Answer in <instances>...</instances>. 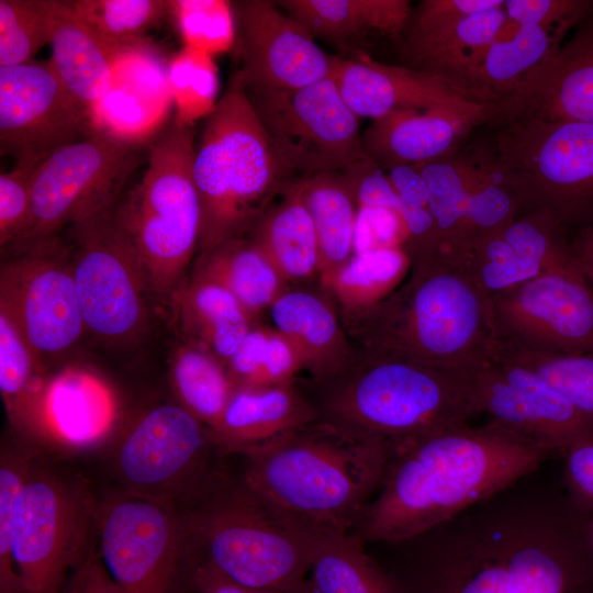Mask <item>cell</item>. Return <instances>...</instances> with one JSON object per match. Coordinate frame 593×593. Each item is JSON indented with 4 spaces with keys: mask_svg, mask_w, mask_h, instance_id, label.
<instances>
[{
    "mask_svg": "<svg viewBox=\"0 0 593 593\" xmlns=\"http://www.w3.org/2000/svg\"><path fill=\"white\" fill-rule=\"evenodd\" d=\"M535 474L418 535L381 544L382 566L401 592L593 593L592 514Z\"/></svg>",
    "mask_w": 593,
    "mask_h": 593,
    "instance_id": "1",
    "label": "cell"
},
{
    "mask_svg": "<svg viewBox=\"0 0 593 593\" xmlns=\"http://www.w3.org/2000/svg\"><path fill=\"white\" fill-rule=\"evenodd\" d=\"M549 456L490 419L390 443L381 485L349 533L365 545L413 537L537 471Z\"/></svg>",
    "mask_w": 593,
    "mask_h": 593,
    "instance_id": "2",
    "label": "cell"
},
{
    "mask_svg": "<svg viewBox=\"0 0 593 593\" xmlns=\"http://www.w3.org/2000/svg\"><path fill=\"white\" fill-rule=\"evenodd\" d=\"M389 452L388 441L312 422L242 457L240 474L295 518L325 533H349L381 485Z\"/></svg>",
    "mask_w": 593,
    "mask_h": 593,
    "instance_id": "3",
    "label": "cell"
},
{
    "mask_svg": "<svg viewBox=\"0 0 593 593\" xmlns=\"http://www.w3.org/2000/svg\"><path fill=\"white\" fill-rule=\"evenodd\" d=\"M182 511L197 561L256 589L290 590L304 584L320 540L327 534L295 518L222 469Z\"/></svg>",
    "mask_w": 593,
    "mask_h": 593,
    "instance_id": "4",
    "label": "cell"
},
{
    "mask_svg": "<svg viewBox=\"0 0 593 593\" xmlns=\"http://www.w3.org/2000/svg\"><path fill=\"white\" fill-rule=\"evenodd\" d=\"M192 175L201 205L199 244L204 253L237 238L255 212L254 205L292 182L233 76L214 109L203 118Z\"/></svg>",
    "mask_w": 593,
    "mask_h": 593,
    "instance_id": "5",
    "label": "cell"
},
{
    "mask_svg": "<svg viewBox=\"0 0 593 593\" xmlns=\"http://www.w3.org/2000/svg\"><path fill=\"white\" fill-rule=\"evenodd\" d=\"M482 126L491 142L475 154L519 213L548 212L566 230L593 220V124L517 115Z\"/></svg>",
    "mask_w": 593,
    "mask_h": 593,
    "instance_id": "6",
    "label": "cell"
},
{
    "mask_svg": "<svg viewBox=\"0 0 593 593\" xmlns=\"http://www.w3.org/2000/svg\"><path fill=\"white\" fill-rule=\"evenodd\" d=\"M389 307L390 355L432 367L472 372L494 353L491 299L462 260L435 254Z\"/></svg>",
    "mask_w": 593,
    "mask_h": 593,
    "instance_id": "7",
    "label": "cell"
},
{
    "mask_svg": "<svg viewBox=\"0 0 593 593\" xmlns=\"http://www.w3.org/2000/svg\"><path fill=\"white\" fill-rule=\"evenodd\" d=\"M193 125L164 131L147 167L114 214L131 238L153 294L172 295L200 239L201 205L192 175Z\"/></svg>",
    "mask_w": 593,
    "mask_h": 593,
    "instance_id": "8",
    "label": "cell"
},
{
    "mask_svg": "<svg viewBox=\"0 0 593 593\" xmlns=\"http://www.w3.org/2000/svg\"><path fill=\"white\" fill-rule=\"evenodd\" d=\"M472 372L388 356L326 404L328 422L393 443L480 414Z\"/></svg>",
    "mask_w": 593,
    "mask_h": 593,
    "instance_id": "9",
    "label": "cell"
},
{
    "mask_svg": "<svg viewBox=\"0 0 593 593\" xmlns=\"http://www.w3.org/2000/svg\"><path fill=\"white\" fill-rule=\"evenodd\" d=\"M97 506L37 452L18 496L11 549L26 593H59L91 553Z\"/></svg>",
    "mask_w": 593,
    "mask_h": 593,
    "instance_id": "10",
    "label": "cell"
},
{
    "mask_svg": "<svg viewBox=\"0 0 593 593\" xmlns=\"http://www.w3.org/2000/svg\"><path fill=\"white\" fill-rule=\"evenodd\" d=\"M96 530L99 556L124 593H193L198 563L175 502L110 496L97 506Z\"/></svg>",
    "mask_w": 593,
    "mask_h": 593,
    "instance_id": "11",
    "label": "cell"
},
{
    "mask_svg": "<svg viewBox=\"0 0 593 593\" xmlns=\"http://www.w3.org/2000/svg\"><path fill=\"white\" fill-rule=\"evenodd\" d=\"M142 145L96 131L44 158L32 178L30 225L13 245L49 238L66 225L85 223L115 208L142 161Z\"/></svg>",
    "mask_w": 593,
    "mask_h": 593,
    "instance_id": "12",
    "label": "cell"
},
{
    "mask_svg": "<svg viewBox=\"0 0 593 593\" xmlns=\"http://www.w3.org/2000/svg\"><path fill=\"white\" fill-rule=\"evenodd\" d=\"M72 228L77 249L69 264L86 331L108 343L136 339L148 324L152 291L114 208Z\"/></svg>",
    "mask_w": 593,
    "mask_h": 593,
    "instance_id": "13",
    "label": "cell"
},
{
    "mask_svg": "<svg viewBox=\"0 0 593 593\" xmlns=\"http://www.w3.org/2000/svg\"><path fill=\"white\" fill-rule=\"evenodd\" d=\"M244 91L290 175L340 171L365 158L360 119L331 77L299 89Z\"/></svg>",
    "mask_w": 593,
    "mask_h": 593,
    "instance_id": "14",
    "label": "cell"
},
{
    "mask_svg": "<svg viewBox=\"0 0 593 593\" xmlns=\"http://www.w3.org/2000/svg\"><path fill=\"white\" fill-rule=\"evenodd\" d=\"M210 428L178 403L144 413L121 437L114 470L125 492L190 501L220 470Z\"/></svg>",
    "mask_w": 593,
    "mask_h": 593,
    "instance_id": "15",
    "label": "cell"
},
{
    "mask_svg": "<svg viewBox=\"0 0 593 593\" xmlns=\"http://www.w3.org/2000/svg\"><path fill=\"white\" fill-rule=\"evenodd\" d=\"M491 309L496 350L593 353V288L580 266L499 293Z\"/></svg>",
    "mask_w": 593,
    "mask_h": 593,
    "instance_id": "16",
    "label": "cell"
},
{
    "mask_svg": "<svg viewBox=\"0 0 593 593\" xmlns=\"http://www.w3.org/2000/svg\"><path fill=\"white\" fill-rule=\"evenodd\" d=\"M1 265L0 312L43 359L72 347L86 331L70 264L54 236L25 245Z\"/></svg>",
    "mask_w": 593,
    "mask_h": 593,
    "instance_id": "17",
    "label": "cell"
},
{
    "mask_svg": "<svg viewBox=\"0 0 593 593\" xmlns=\"http://www.w3.org/2000/svg\"><path fill=\"white\" fill-rule=\"evenodd\" d=\"M96 132L89 113L48 60L0 67V153L40 164L56 149Z\"/></svg>",
    "mask_w": 593,
    "mask_h": 593,
    "instance_id": "18",
    "label": "cell"
},
{
    "mask_svg": "<svg viewBox=\"0 0 593 593\" xmlns=\"http://www.w3.org/2000/svg\"><path fill=\"white\" fill-rule=\"evenodd\" d=\"M495 5L494 0L421 1L396 42L403 66L436 77L466 97L469 74L508 19L504 4Z\"/></svg>",
    "mask_w": 593,
    "mask_h": 593,
    "instance_id": "19",
    "label": "cell"
},
{
    "mask_svg": "<svg viewBox=\"0 0 593 593\" xmlns=\"http://www.w3.org/2000/svg\"><path fill=\"white\" fill-rule=\"evenodd\" d=\"M507 22L469 74L463 94L482 104L507 98L592 10L588 0H504Z\"/></svg>",
    "mask_w": 593,
    "mask_h": 593,
    "instance_id": "20",
    "label": "cell"
},
{
    "mask_svg": "<svg viewBox=\"0 0 593 593\" xmlns=\"http://www.w3.org/2000/svg\"><path fill=\"white\" fill-rule=\"evenodd\" d=\"M428 188L437 251L458 259L475 240L517 214L518 204L478 157L458 154L413 165Z\"/></svg>",
    "mask_w": 593,
    "mask_h": 593,
    "instance_id": "21",
    "label": "cell"
},
{
    "mask_svg": "<svg viewBox=\"0 0 593 593\" xmlns=\"http://www.w3.org/2000/svg\"><path fill=\"white\" fill-rule=\"evenodd\" d=\"M243 89H299L331 76L332 56L313 35L275 1L232 2Z\"/></svg>",
    "mask_w": 593,
    "mask_h": 593,
    "instance_id": "22",
    "label": "cell"
},
{
    "mask_svg": "<svg viewBox=\"0 0 593 593\" xmlns=\"http://www.w3.org/2000/svg\"><path fill=\"white\" fill-rule=\"evenodd\" d=\"M472 378L481 413L550 456L593 424L539 374L502 355L493 354Z\"/></svg>",
    "mask_w": 593,
    "mask_h": 593,
    "instance_id": "23",
    "label": "cell"
},
{
    "mask_svg": "<svg viewBox=\"0 0 593 593\" xmlns=\"http://www.w3.org/2000/svg\"><path fill=\"white\" fill-rule=\"evenodd\" d=\"M461 260L490 299L542 275L579 266L567 230L545 211L517 214L475 240Z\"/></svg>",
    "mask_w": 593,
    "mask_h": 593,
    "instance_id": "24",
    "label": "cell"
},
{
    "mask_svg": "<svg viewBox=\"0 0 593 593\" xmlns=\"http://www.w3.org/2000/svg\"><path fill=\"white\" fill-rule=\"evenodd\" d=\"M329 77L359 119L376 120L400 110L447 108L478 116L485 124L493 112L492 104L473 102L436 77L379 63L366 54L353 58L332 56Z\"/></svg>",
    "mask_w": 593,
    "mask_h": 593,
    "instance_id": "25",
    "label": "cell"
},
{
    "mask_svg": "<svg viewBox=\"0 0 593 593\" xmlns=\"http://www.w3.org/2000/svg\"><path fill=\"white\" fill-rule=\"evenodd\" d=\"M493 108L489 121L535 115L593 124V8L570 38Z\"/></svg>",
    "mask_w": 593,
    "mask_h": 593,
    "instance_id": "26",
    "label": "cell"
},
{
    "mask_svg": "<svg viewBox=\"0 0 593 593\" xmlns=\"http://www.w3.org/2000/svg\"><path fill=\"white\" fill-rule=\"evenodd\" d=\"M483 124L478 116L447 108L393 111L372 120L361 134V149L382 170L418 165L456 153Z\"/></svg>",
    "mask_w": 593,
    "mask_h": 593,
    "instance_id": "27",
    "label": "cell"
},
{
    "mask_svg": "<svg viewBox=\"0 0 593 593\" xmlns=\"http://www.w3.org/2000/svg\"><path fill=\"white\" fill-rule=\"evenodd\" d=\"M116 419L110 390L88 373L68 371L49 378L33 441L66 451H83L109 438Z\"/></svg>",
    "mask_w": 593,
    "mask_h": 593,
    "instance_id": "28",
    "label": "cell"
},
{
    "mask_svg": "<svg viewBox=\"0 0 593 593\" xmlns=\"http://www.w3.org/2000/svg\"><path fill=\"white\" fill-rule=\"evenodd\" d=\"M315 419L316 412L289 384L235 389L210 433L222 456L247 457L270 448Z\"/></svg>",
    "mask_w": 593,
    "mask_h": 593,
    "instance_id": "29",
    "label": "cell"
},
{
    "mask_svg": "<svg viewBox=\"0 0 593 593\" xmlns=\"http://www.w3.org/2000/svg\"><path fill=\"white\" fill-rule=\"evenodd\" d=\"M168 98L167 67L138 41L125 45L116 58L112 87L92 114L93 127L142 142L164 114Z\"/></svg>",
    "mask_w": 593,
    "mask_h": 593,
    "instance_id": "30",
    "label": "cell"
},
{
    "mask_svg": "<svg viewBox=\"0 0 593 593\" xmlns=\"http://www.w3.org/2000/svg\"><path fill=\"white\" fill-rule=\"evenodd\" d=\"M49 45L52 54L48 61L52 68L92 120L96 108L112 87L115 63L122 47L112 46L98 36L72 13L67 0H58L57 20Z\"/></svg>",
    "mask_w": 593,
    "mask_h": 593,
    "instance_id": "31",
    "label": "cell"
},
{
    "mask_svg": "<svg viewBox=\"0 0 593 593\" xmlns=\"http://www.w3.org/2000/svg\"><path fill=\"white\" fill-rule=\"evenodd\" d=\"M313 37L344 43L378 31L398 42L412 7L407 0H281L275 1Z\"/></svg>",
    "mask_w": 593,
    "mask_h": 593,
    "instance_id": "32",
    "label": "cell"
},
{
    "mask_svg": "<svg viewBox=\"0 0 593 593\" xmlns=\"http://www.w3.org/2000/svg\"><path fill=\"white\" fill-rule=\"evenodd\" d=\"M48 380L43 359L0 312V392L12 426L31 443Z\"/></svg>",
    "mask_w": 593,
    "mask_h": 593,
    "instance_id": "33",
    "label": "cell"
},
{
    "mask_svg": "<svg viewBox=\"0 0 593 593\" xmlns=\"http://www.w3.org/2000/svg\"><path fill=\"white\" fill-rule=\"evenodd\" d=\"M174 294L183 327L228 362L250 332L240 302L226 288L200 277Z\"/></svg>",
    "mask_w": 593,
    "mask_h": 593,
    "instance_id": "34",
    "label": "cell"
},
{
    "mask_svg": "<svg viewBox=\"0 0 593 593\" xmlns=\"http://www.w3.org/2000/svg\"><path fill=\"white\" fill-rule=\"evenodd\" d=\"M309 572L316 593H402L387 569L350 533L325 535Z\"/></svg>",
    "mask_w": 593,
    "mask_h": 593,
    "instance_id": "35",
    "label": "cell"
},
{
    "mask_svg": "<svg viewBox=\"0 0 593 593\" xmlns=\"http://www.w3.org/2000/svg\"><path fill=\"white\" fill-rule=\"evenodd\" d=\"M296 182L316 233L318 264L344 267L354 251L357 211L343 176L339 171H324Z\"/></svg>",
    "mask_w": 593,
    "mask_h": 593,
    "instance_id": "36",
    "label": "cell"
},
{
    "mask_svg": "<svg viewBox=\"0 0 593 593\" xmlns=\"http://www.w3.org/2000/svg\"><path fill=\"white\" fill-rule=\"evenodd\" d=\"M256 244L288 277H305L318 264L316 233L296 181L289 184L284 200L262 221Z\"/></svg>",
    "mask_w": 593,
    "mask_h": 593,
    "instance_id": "37",
    "label": "cell"
},
{
    "mask_svg": "<svg viewBox=\"0 0 593 593\" xmlns=\"http://www.w3.org/2000/svg\"><path fill=\"white\" fill-rule=\"evenodd\" d=\"M204 254L198 277L226 288L247 312L277 299L278 270L256 243L234 238Z\"/></svg>",
    "mask_w": 593,
    "mask_h": 593,
    "instance_id": "38",
    "label": "cell"
},
{
    "mask_svg": "<svg viewBox=\"0 0 593 593\" xmlns=\"http://www.w3.org/2000/svg\"><path fill=\"white\" fill-rule=\"evenodd\" d=\"M168 378L176 403L210 429L219 423L235 390L214 357L189 345L172 353Z\"/></svg>",
    "mask_w": 593,
    "mask_h": 593,
    "instance_id": "39",
    "label": "cell"
},
{
    "mask_svg": "<svg viewBox=\"0 0 593 593\" xmlns=\"http://www.w3.org/2000/svg\"><path fill=\"white\" fill-rule=\"evenodd\" d=\"M359 206L385 208L405 223L409 240L419 249V257L437 251L434 223L427 209L405 201L392 187L383 170L363 158L339 171Z\"/></svg>",
    "mask_w": 593,
    "mask_h": 593,
    "instance_id": "40",
    "label": "cell"
},
{
    "mask_svg": "<svg viewBox=\"0 0 593 593\" xmlns=\"http://www.w3.org/2000/svg\"><path fill=\"white\" fill-rule=\"evenodd\" d=\"M72 13L115 47L137 42L170 13L166 0H67Z\"/></svg>",
    "mask_w": 593,
    "mask_h": 593,
    "instance_id": "41",
    "label": "cell"
},
{
    "mask_svg": "<svg viewBox=\"0 0 593 593\" xmlns=\"http://www.w3.org/2000/svg\"><path fill=\"white\" fill-rule=\"evenodd\" d=\"M58 0H0V67L34 59L52 41Z\"/></svg>",
    "mask_w": 593,
    "mask_h": 593,
    "instance_id": "42",
    "label": "cell"
},
{
    "mask_svg": "<svg viewBox=\"0 0 593 593\" xmlns=\"http://www.w3.org/2000/svg\"><path fill=\"white\" fill-rule=\"evenodd\" d=\"M168 85L176 114L172 123L193 125L215 107L217 68L213 56L184 47L167 66Z\"/></svg>",
    "mask_w": 593,
    "mask_h": 593,
    "instance_id": "43",
    "label": "cell"
},
{
    "mask_svg": "<svg viewBox=\"0 0 593 593\" xmlns=\"http://www.w3.org/2000/svg\"><path fill=\"white\" fill-rule=\"evenodd\" d=\"M37 449L21 438L4 443L0 452V593H26L11 549L12 519Z\"/></svg>",
    "mask_w": 593,
    "mask_h": 593,
    "instance_id": "44",
    "label": "cell"
},
{
    "mask_svg": "<svg viewBox=\"0 0 593 593\" xmlns=\"http://www.w3.org/2000/svg\"><path fill=\"white\" fill-rule=\"evenodd\" d=\"M539 374L586 418L593 421V353L535 354L494 350Z\"/></svg>",
    "mask_w": 593,
    "mask_h": 593,
    "instance_id": "45",
    "label": "cell"
},
{
    "mask_svg": "<svg viewBox=\"0 0 593 593\" xmlns=\"http://www.w3.org/2000/svg\"><path fill=\"white\" fill-rule=\"evenodd\" d=\"M169 3L184 47L213 57L234 48L236 26L231 1L172 0Z\"/></svg>",
    "mask_w": 593,
    "mask_h": 593,
    "instance_id": "46",
    "label": "cell"
},
{
    "mask_svg": "<svg viewBox=\"0 0 593 593\" xmlns=\"http://www.w3.org/2000/svg\"><path fill=\"white\" fill-rule=\"evenodd\" d=\"M271 318L294 347L316 349L327 346L336 334V320L316 296L290 292L271 304Z\"/></svg>",
    "mask_w": 593,
    "mask_h": 593,
    "instance_id": "47",
    "label": "cell"
},
{
    "mask_svg": "<svg viewBox=\"0 0 593 593\" xmlns=\"http://www.w3.org/2000/svg\"><path fill=\"white\" fill-rule=\"evenodd\" d=\"M406 257L400 248H381L356 254L337 277L340 294L366 302L387 291L401 277Z\"/></svg>",
    "mask_w": 593,
    "mask_h": 593,
    "instance_id": "48",
    "label": "cell"
},
{
    "mask_svg": "<svg viewBox=\"0 0 593 593\" xmlns=\"http://www.w3.org/2000/svg\"><path fill=\"white\" fill-rule=\"evenodd\" d=\"M38 164L15 161L0 175V245L15 244L26 232L32 215V178Z\"/></svg>",
    "mask_w": 593,
    "mask_h": 593,
    "instance_id": "49",
    "label": "cell"
},
{
    "mask_svg": "<svg viewBox=\"0 0 593 593\" xmlns=\"http://www.w3.org/2000/svg\"><path fill=\"white\" fill-rule=\"evenodd\" d=\"M562 454L568 500L579 511L593 514V424L577 435Z\"/></svg>",
    "mask_w": 593,
    "mask_h": 593,
    "instance_id": "50",
    "label": "cell"
},
{
    "mask_svg": "<svg viewBox=\"0 0 593 593\" xmlns=\"http://www.w3.org/2000/svg\"><path fill=\"white\" fill-rule=\"evenodd\" d=\"M409 238L402 217L385 208L359 206L356 214L354 251L399 248Z\"/></svg>",
    "mask_w": 593,
    "mask_h": 593,
    "instance_id": "51",
    "label": "cell"
},
{
    "mask_svg": "<svg viewBox=\"0 0 593 593\" xmlns=\"http://www.w3.org/2000/svg\"><path fill=\"white\" fill-rule=\"evenodd\" d=\"M193 593H316L311 581L290 590H262L240 584L206 562H199L192 577Z\"/></svg>",
    "mask_w": 593,
    "mask_h": 593,
    "instance_id": "52",
    "label": "cell"
},
{
    "mask_svg": "<svg viewBox=\"0 0 593 593\" xmlns=\"http://www.w3.org/2000/svg\"><path fill=\"white\" fill-rule=\"evenodd\" d=\"M387 177L393 189L409 203L427 209L428 188L417 168L402 165L387 170Z\"/></svg>",
    "mask_w": 593,
    "mask_h": 593,
    "instance_id": "53",
    "label": "cell"
},
{
    "mask_svg": "<svg viewBox=\"0 0 593 593\" xmlns=\"http://www.w3.org/2000/svg\"><path fill=\"white\" fill-rule=\"evenodd\" d=\"M80 593H124L93 551L81 566Z\"/></svg>",
    "mask_w": 593,
    "mask_h": 593,
    "instance_id": "54",
    "label": "cell"
},
{
    "mask_svg": "<svg viewBox=\"0 0 593 593\" xmlns=\"http://www.w3.org/2000/svg\"><path fill=\"white\" fill-rule=\"evenodd\" d=\"M571 242L593 257V225L582 227Z\"/></svg>",
    "mask_w": 593,
    "mask_h": 593,
    "instance_id": "55",
    "label": "cell"
},
{
    "mask_svg": "<svg viewBox=\"0 0 593 593\" xmlns=\"http://www.w3.org/2000/svg\"><path fill=\"white\" fill-rule=\"evenodd\" d=\"M81 588V567L77 569L68 579L59 593H80Z\"/></svg>",
    "mask_w": 593,
    "mask_h": 593,
    "instance_id": "56",
    "label": "cell"
},
{
    "mask_svg": "<svg viewBox=\"0 0 593 593\" xmlns=\"http://www.w3.org/2000/svg\"><path fill=\"white\" fill-rule=\"evenodd\" d=\"M588 537H589L591 548L593 550V514L590 516L588 521Z\"/></svg>",
    "mask_w": 593,
    "mask_h": 593,
    "instance_id": "57",
    "label": "cell"
}]
</instances>
